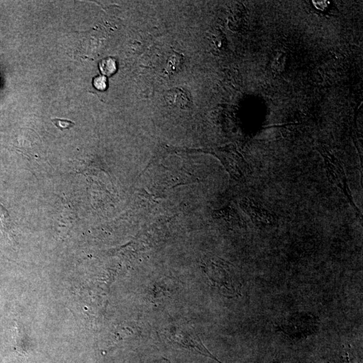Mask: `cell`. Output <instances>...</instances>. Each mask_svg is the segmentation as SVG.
Segmentation results:
<instances>
[{"label": "cell", "mask_w": 363, "mask_h": 363, "mask_svg": "<svg viewBox=\"0 0 363 363\" xmlns=\"http://www.w3.org/2000/svg\"><path fill=\"white\" fill-rule=\"evenodd\" d=\"M321 155L324 158L325 169L327 177L333 184L338 187L346 197L352 207L356 211V215L359 218H362L360 211L357 208L356 205L354 203L353 196H352L351 189L348 184L347 176L344 171L343 165L338 159L329 151L324 149L321 151Z\"/></svg>", "instance_id": "6da1fadb"}, {"label": "cell", "mask_w": 363, "mask_h": 363, "mask_svg": "<svg viewBox=\"0 0 363 363\" xmlns=\"http://www.w3.org/2000/svg\"><path fill=\"white\" fill-rule=\"evenodd\" d=\"M166 336L172 343L179 347L186 349L194 353L200 354L209 358L214 359L218 363H222L216 357L206 349L197 335L189 332L186 329L181 327H170L166 333Z\"/></svg>", "instance_id": "7a4b0ae2"}, {"label": "cell", "mask_w": 363, "mask_h": 363, "mask_svg": "<svg viewBox=\"0 0 363 363\" xmlns=\"http://www.w3.org/2000/svg\"><path fill=\"white\" fill-rule=\"evenodd\" d=\"M164 99L168 105L172 107L188 109L192 106L191 99L187 91L182 89H173L168 91L164 94Z\"/></svg>", "instance_id": "3957f363"}, {"label": "cell", "mask_w": 363, "mask_h": 363, "mask_svg": "<svg viewBox=\"0 0 363 363\" xmlns=\"http://www.w3.org/2000/svg\"><path fill=\"white\" fill-rule=\"evenodd\" d=\"M100 70L103 74L110 76V74H113L116 70L115 62L113 59L108 58L103 60L100 63Z\"/></svg>", "instance_id": "277c9868"}, {"label": "cell", "mask_w": 363, "mask_h": 363, "mask_svg": "<svg viewBox=\"0 0 363 363\" xmlns=\"http://www.w3.org/2000/svg\"><path fill=\"white\" fill-rule=\"evenodd\" d=\"M52 123L61 131L68 130L75 126V123L70 120L56 119H51Z\"/></svg>", "instance_id": "5b68a950"}, {"label": "cell", "mask_w": 363, "mask_h": 363, "mask_svg": "<svg viewBox=\"0 0 363 363\" xmlns=\"http://www.w3.org/2000/svg\"><path fill=\"white\" fill-rule=\"evenodd\" d=\"M93 85L98 90H104L106 87V79L104 77H97L93 80Z\"/></svg>", "instance_id": "8992f818"}, {"label": "cell", "mask_w": 363, "mask_h": 363, "mask_svg": "<svg viewBox=\"0 0 363 363\" xmlns=\"http://www.w3.org/2000/svg\"><path fill=\"white\" fill-rule=\"evenodd\" d=\"M155 363H170V361L168 360V359L163 358L161 359V360L158 361V362H156Z\"/></svg>", "instance_id": "52a82bcc"}]
</instances>
